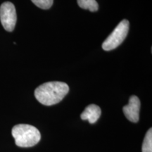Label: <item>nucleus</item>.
Returning a JSON list of instances; mask_svg holds the SVG:
<instances>
[{"label": "nucleus", "mask_w": 152, "mask_h": 152, "mask_svg": "<svg viewBox=\"0 0 152 152\" xmlns=\"http://www.w3.org/2000/svg\"><path fill=\"white\" fill-rule=\"evenodd\" d=\"M69 87L65 83L47 82L39 85L35 90V96L39 103L45 106L56 104L66 96Z\"/></svg>", "instance_id": "f257e3e1"}, {"label": "nucleus", "mask_w": 152, "mask_h": 152, "mask_svg": "<svg viewBox=\"0 0 152 152\" xmlns=\"http://www.w3.org/2000/svg\"><path fill=\"white\" fill-rule=\"evenodd\" d=\"M12 136L15 143L20 147H31L37 144L41 139L39 131L35 127L28 124H19L12 128Z\"/></svg>", "instance_id": "f03ea898"}, {"label": "nucleus", "mask_w": 152, "mask_h": 152, "mask_svg": "<svg viewBox=\"0 0 152 152\" xmlns=\"http://www.w3.org/2000/svg\"><path fill=\"white\" fill-rule=\"evenodd\" d=\"M129 26H130V23L128 20L124 19L121 20L102 44V48L104 50H113L121 45L128 35Z\"/></svg>", "instance_id": "7ed1b4c3"}, {"label": "nucleus", "mask_w": 152, "mask_h": 152, "mask_svg": "<svg viewBox=\"0 0 152 152\" xmlns=\"http://www.w3.org/2000/svg\"><path fill=\"white\" fill-rule=\"evenodd\" d=\"M0 20L4 29L8 32L13 31L16 26L17 16L14 5L6 1L0 6Z\"/></svg>", "instance_id": "20e7f679"}, {"label": "nucleus", "mask_w": 152, "mask_h": 152, "mask_svg": "<svg viewBox=\"0 0 152 152\" xmlns=\"http://www.w3.org/2000/svg\"><path fill=\"white\" fill-rule=\"evenodd\" d=\"M140 101L137 96L132 95L130 97L128 105L123 108L126 118L132 123H137L140 119Z\"/></svg>", "instance_id": "39448f33"}, {"label": "nucleus", "mask_w": 152, "mask_h": 152, "mask_svg": "<svg viewBox=\"0 0 152 152\" xmlns=\"http://www.w3.org/2000/svg\"><path fill=\"white\" fill-rule=\"evenodd\" d=\"M102 111L99 106L96 104H90L87 106L84 111L81 113L80 117L82 120H87L91 124L96 123L99 118Z\"/></svg>", "instance_id": "423d86ee"}, {"label": "nucleus", "mask_w": 152, "mask_h": 152, "mask_svg": "<svg viewBox=\"0 0 152 152\" xmlns=\"http://www.w3.org/2000/svg\"><path fill=\"white\" fill-rule=\"evenodd\" d=\"M77 4L83 9H88L91 12L97 11L99 4L96 0H77Z\"/></svg>", "instance_id": "0eeeda50"}, {"label": "nucleus", "mask_w": 152, "mask_h": 152, "mask_svg": "<svg viewBox=\"0 0 152 152\" xmlns=\"http://www.w3.org/2000/svg\"><path fill=\"white\" fill-rule=\"evenodd\" d=\"M142 152H152V129L149 128L144 137L142 144Z\"/></svg>", "instance_id": "6e6552de"}, {"label": "nucleus", "mask_w": 152, "mask_h": 152, "mask_svg": "<svg viewBox=\"0 0 152 152\" xmlns=\"http://www.w3.org/2000/svg\"><path fill=\"white\" fill-rule=\"evenodd\" d=\"M34 4L42 9H49L52 7L54 0H31Z\"/></svg>", "instance_id": "1a4fd4ad"}]
</instances>
